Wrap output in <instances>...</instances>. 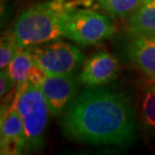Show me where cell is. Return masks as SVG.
Masks as SVG:
<instances>
[{
  "mask_svg": "<svg viewBox=\"0 0 155 155\" xmlns=\"http://www.w3.org/2000/svg\"><path fill=\"white\" fill-rule=\"evenodd\" d=\"M64 135L92 145L126 146L137 131V118L130 99L103 86L87 87L68 104L61 118Z\"/></svg>",
  "mask_w": 155,
  "mask_h": 155,
  "instance_id": "1",
  "label": "cell"
},
{
  "mask_svg": "<svg viewBox=\"0 0 155 155\" xmlns=\"http://www.w3.org/2000/svg\"><path fill=\"white\" fill-rule=\"evenodd\" d=\"M89 0H48L30 6L20 13L12 32L22 48L64 38L68 14L78 6H90Z\"/></svg>",
  "mask_w": 155,
  "mask_h": 155,
  "instance_id": "2",
  "label": "cell"
},
{
  "mask_svg": "<svg viewBox=\"0 0 155 155\" xmlns=\"http://www.w3.org/2000/svg\"><path fill=\"white\" fill-rule=\"evenodd\" d=\"M13 101L25 130L24 149L26 151L41 149L51 113L40 87L26 82L17 88Z\"/></svg>",
  "mask_w": 155,
  "mask_h": 155,
  "instance_id": "3",
  "label": "cell"
},
{
  "mask_svg": "<svg viewBox=\"0 0 155 155\" xmlns=\"http://www.w3.org/2000/svg\"><path fill=\"white\" fill-rule=\"evenodd\" d=\"M115 30L109 15L93 9H74L68 14L64 22V38L81 45H97L111 38Z\"/></svg>",
  "mask_w": 155,
  "mask_h": 155,
  "instance_id": "4",
  "label": "cell"
},
{
  "mask_svg": "<svg viewBox=\"0 0 155 155\" xmlns=\"http://www.w3.org/2000/svg\"><path fill=\"white\" fill-rule=\"evenodd\" d=\"M30 48L35 64L48 76L73 74L85 60L84 52L78 46L64 40L55 39Z\"/></svg>",
  "mask_w": 155,
  "mask_h": 155,
  "instance_id": "5",
  "label": "cell"
},
{
  "mask_svg": "<svg viewBox=\"0 0 155 155\" xmlns=\"http://www.w3.org/2000/svg\"><path fill=\"white\" fill-rule=\"evenodd\" d=\"M79 77L73 74L63 76H48L40 85V89L48 101L51 117L61 116L68 104L78 94Z\"/></svg>",
  "mask_w": 155,
  "mask_h": 155,
  "instance_id": "6",
  "label": "cell"
},
{
  "mask_svg": "<svg viewBox=\"0 0 155 155\" xmlns=\"http://www.w3.org/2000/svg\"><path fill=\"white\" fill-rule=\"evenodd\" d=\"M119 73V61L109 52L99 51L85 61L79 80L86 87L104 86L113 82Z\"/></svg>",
  "mask_w": 155,
  "mask_h": 155,
  "instance_id": "7",
  "label": "cell"
},
{
  "mask_svg": "<svg viewBox=\"0 0 155 155\" xmlns=\"http://www.w3.org/2000/svg\"><path fill=\"white\" fill-rule=\"evenodd\" d=\"M1 154H19L25 147V130L14 101L1 115Z\"/></svg>",
  "mask_w": 155,
  "mask_h": 155,
  "instance_id": "8",
  "label": "cell"
},
{
  "mask_svg": "<svg viewBox=\"0 0 155 155\" xmlns=\"http://www.w3.org/2000/svg\"><path fill=\"white\" fill-rule=\"evenodd\" d=\"M127 31L133 38L155 40V0H144L130 15Z\"/></svg>",
  "mask_w": 155,
  "mask_h": 155,
  "instance_id": "9",
  "label": "cell"
},
{
  "mask_svg": "<svg viewBox=\"0 0 155 155\" xmlns=\"http://www.w3.org/2000/svg\"><path fill=\"white\" fill-rule=\"evenodd\" d=\"M125 51L136 68L155 80V40L133 38L127 43Z\"/></svg>",
  "mask_w": 155,
  "mask_h": 155,
  "instance_id": "10",
  "label": "cell"
},
{
  "mask_svg": "<svg viewBox=\"0 0 155 155\" xmlns=\"http://www.w3.org/2000/svg\"><path fill=\"white\" fill-rule=\"evenodd\" d=\"M139 118L147 135H155V80L144 84L139 99Z\"/></svg>",
  "mask_w": 155,
  "mask_h": 155,
  "instance_id": "11",
  "label": "cell"
},
{
  "mask_svg": "<svg viewBox=\"0 0 155 155\" xmlns=\"http://www.w3.org/2000/svg\"><path fill=\"white\" fill-rule=\"evenodd\" d=\"M33 64L35 61L31 54V48L21 46L7 69L14 85L17 86V88L27 82V76Z\"/></svg>",
  "mask_w": 155,
  "mask_h": 155,
  "instance_id": "12",
  "label": "cell"
},
{
  "mask_svg": "<svg viewBox=\"0 0 155 155\" xmlns=\"http://www.w3.org/2000/svg\"><path fill=\"white\" fill-rule=\"evenodd\" d=\"M97 5L109 16L124 18L131 15L144 0H96Z\"/></svg>",
  "mask_w": 155,
  "mask_h": 155,
  "instance_id": "13",
  "label": "cell"
},
{
  "mask_svg": "<svg viewBox=\"0 0 155 155\" xmlns=\"http://www.w3.org/2000/svg\"><path fill=\"white\" fill-rule=\"evenodd\" d=\"M21 46L17 42L13 32H5L1 36L0 43V69L5 71L8 69L9 64L14 58L15 54Z\"/></svg>",
  "mask_w": 155,
  "mask_h": 155,
  "instance_id": "14",
  "label": "cell"
},
{
  "mask_svg": "<svg viewBox=\"0 0 155 155\" xmlns=\"http://www.w3.org/2000/svg\"><path fill=\"white\" fill-rule=\"evenodd\" d=\"M46 78H48V74L43 71L41 68L38 67V64H33L31 70L29 71L28 76H27V82L33 84L35 86L40 87V85L43 83Z\"/></svg>",
  "mask_w": 155,
  "mask_h": 155,
  "instance_id": "15",
  "label": "cell"
},
{
  "mask_svg": "<svg viewBox=\"0 0 155 155\" xmlns=\"http://www.w3.org/2000/svg\"><path fill=\"white\" fill-rule=\"evenodd\" d=\"M13 85L14 82L9 75L8 70L1 71V73H0V95H1V98L7 94Z\"/></svg>",
  "mask_w": 155,
  "mask_h": 155,
  "instance_id": "16",
  "label": "cell"
}]
</instances>
